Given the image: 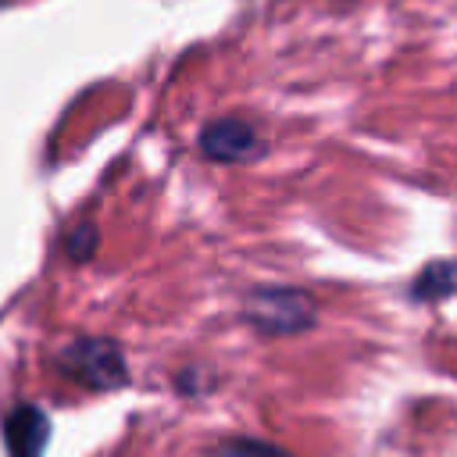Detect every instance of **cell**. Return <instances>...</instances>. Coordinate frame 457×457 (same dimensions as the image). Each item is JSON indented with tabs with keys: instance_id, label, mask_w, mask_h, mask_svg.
I'll return each mask as SVG.
<instances>
[{
	"instance_id": "obj_1",
	"label": "cell",
	"mask_w": 457,
	"mask_h": 457,
	"mask_svg": "<svg viewBox=\"0 0 457 457\" xmlns=\"http://www.w3.org/2000/svg\"><path fill=\"white\" fill-rule=\"evenodd\" d=\"M314 300L300 289L289 286H264L246 296V318L253 328L271 332V336H289L303 332L314 321Z\"/></svg>"
},
{
	"instance_id": "obj_2",
	"label": "cell",
	"mask_w": 457,
	"mask_h": 457,
	"mask_svg": "<svg viewBox=\"0 0 457 457\" xmlns=\"http://www.w3.org/2000/svg\"><path fill=\"white\" fill-rule=\"evenodd\" d=\"M61 368L89 389H118L129 378L121 350L111 339H75L61 353Z\"/></svg>"
},
{
	"instance_id": "obj_3",
	"label": "cell",
	"mask_w": 457,
	"mask_h": 457,
	"mask_svg": "<svg viewBox=\"0 0 457 457\" xmlns=\"http://www.w3.org/2000/svg\"><path fill=\"white\" fill-rule=\"evenodd\" d=\"M50 436V418L36 403H18L4 418V443L11 457H43Z\"/></svg>"
},
{
	"instance_id": "obj_4",
	"label": "cell",
	"mask_w": 457,
	"mask_h": 457,
	"mask_svg": "<svg viewBox=\"0 0 457 457\" xmlns=\"http://www.w3.org/2000/svg\"><path fill=\"white\" fill-rule=\"evenodd\" d=\"M200 150L211 161H243L261 150V139H257L253 125H246L239 118H221L200 132Z\"/></svg>"
},
{
	"instance_id": "obj_5",
	"label": "cell",
	"mask_w": 457,
	"mask_h": 457,
	"mask_svg": "<svg viewBox=\"0 0 457 457\" xmlns=\"http://www.w3.org/2000/svg\"><path fill=\"white\" fill-rule=\"evenodd\" d=\"M453 289H457V264H432L414 282V296L421 300H439V296H450Z\"/></svg>"
},
{
	"instance_id": "obj_6",
	"label": "cell",
	"mask_w": 457,
	"mask_h": 457,
	"mask_svg": "<svg viewBox=\"0 0 457 457\" xmlns=\"http://www.w3.org/2000/svg\"><path fill=\"white\" fill-rule=\"evenodd\" d=\"M214 457H293L275 443H261V439H228L225 446L214 450Z\"/></svg>"
},
{
	"instance_id": "obj_7",
	"label": "cell",
	"mask_w": 457,
	"mask_h": 457,
	"mask_svg": "<svg viewBox=\"0 0 457 457\" xmlns=\"http://www.w3.org/2000/svg\"><path fill=\"white\" fill-rule=\"evenodd\" d=\"M93 243H96V228H93V225H82L79 232L68 236V253H71L75 261H86V257L93 253Z\"/></svg>"
}]
</instances>
